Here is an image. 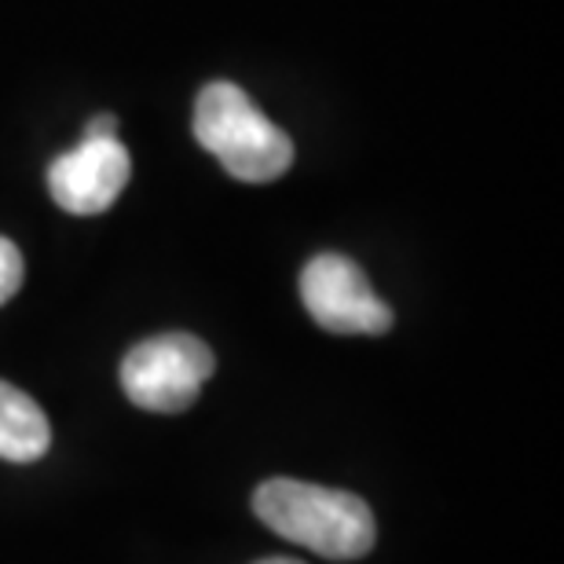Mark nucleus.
I'll return each instance as SVG.
<instances>
[{
	"label": "nucleus",
	"instance_id": "nucleus-6",
	"mask_svg": "<svg viewBox=\"0 0 564 564\" xmlns=\"http://www.w3.org/2000/svg\"><path fill=\"white\" fill-rule=\"evenodd\" d=\"M52 444V425L37 408V400L22 389L0 381V458L4 462H37Z\"/></svg>",
	"mask_w": 564,
	"mask_h": 564
},
{
	"label": "nucleus",
	"instance_id": "nucleus-8",
	"mask_svg": "<svg viewBox=\"0 0 564 564\" xmlns=\"http://www.w3.org/2000/svg\"><path fill=\"white\" fill-rule=\"evenodd\" d=\"M85 137H93V140L118 137V118H115V115H96V118H93V126H88Z\"/></svg>",
	"mask_w": 564,
	"mask_h": 564
},
{
	"label": "nucleus",
	"instance_id": "nucleus-9",
	"mask_svg": "<svg viewBox=\"0 0 564 564\" xmlns=\"http://www.w3.org/2000/svg\"><path fill=\"white\" fill-rule=\"evenodd\" d=\"M257 564H301V561H290V557H268V561H257Z\"/></svg>",
	"mask_w": 564,
	"mask_h": 564
},
{
	"label": "nucleus",
	"instance_id": "nucleus-2",
	"mask_svg": "<svg viewBox=\"0 0 564 564\" xmlns=\"http://www.w3.org/2000/svg\"><path fill=\"white\" fill-rule=\"evenodd\" d=\"M195 140L242 184H272L293 165V140L235 82H209L195 99Z\"/></svg>",
	"mask_w": 564,
	"mask_h": 564
},
{
	"label": "nucleus",
	"instance_id": "nucleus-5",
	"mask_svg": "<svg viewBox=\"0 0 564 564\" xmlns=\"http://www.w3.org/2000/svg\"><path fill=\"white\" fill-rule=\"evenodd\" d=\"M129 176L132 158L126 143L118 137H85L74 151L59 154L48 165V191L59 202V209L74 213V217H96L115 206Z\"/></svg>",
	"mask_w": 564,
	"mask_h": 564
},
{
	"label": "nucleus",
	"instance_id": "nucleus-7",
	"mask_svg": "<svg viewBox=\"0 0 564 564\" xmlns=\"http://www.w3.org/2000/svg\"><path fill=\"white\" fill-rule=\"evenodd\" d=\"M22 279H26V264H22L19 246L0 235V304H8L15 297Z\"/></svg>",
	"mask_w": 564,
	"mask_h": 564
},
{
	"label": "nucleus",
	"instance_id": "nucleus-3",
	"mask_svg": "<svg viewBox=\"0 0 564 564\" xmlns=\"http://www.w3.org/2000/svg\"><path fill=\"white\" fill-rule=\"evenodd\" d=\"M213 348L195 334H158L132 345L121 364V389L143 411L180 414L198 400L209 381Z\"/></svg>",
	"mask_w": 564,
	"mask_h": 564
},
{
	"label": "nucleus",
	"instance_id": "nucleus-4",
	"mask_svg": "<svg viewBox=\"0 0 564 564\" xmlns=\"http://www.w3.org/2000/svg\"><path fill=\"white\" fill-rule=\"evenodd\" d=\"M301 301L330 334H389L392 308L370 290V282L341 253H319L301 272Z\"/></svg>",
	"mask_w": 564,
	"mask_h": 564
},
{
	"label": "nucleus",
	"instance_id": "nucleus-1",
	"mask_svg": "<svg viewBox=\"0 0 564 564\" xmlns=\"http://www.w3.org/2000/svg\"><path fill=\"white\" fill-rule=\"evenodd\" d=\"M253 513L275 535L315 550L330 561H356L375 550L378 524L370 506L352 491L304 480H264L253 495Z\"/></svg>",
	"mask_w": 564,
	"mask_h": 564
}]
</instances>
